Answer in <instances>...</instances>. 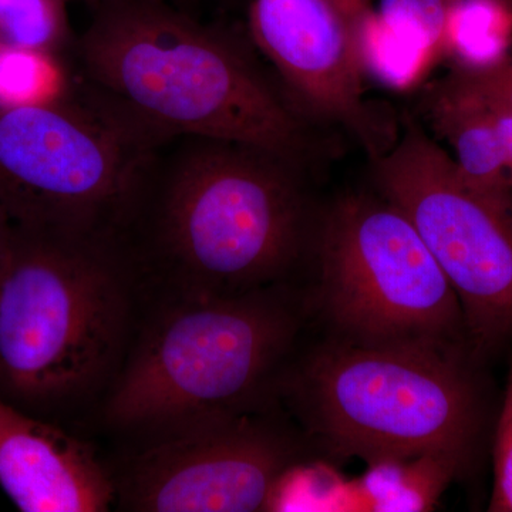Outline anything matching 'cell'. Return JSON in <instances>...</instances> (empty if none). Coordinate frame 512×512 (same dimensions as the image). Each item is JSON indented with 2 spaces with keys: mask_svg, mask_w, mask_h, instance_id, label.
<instances>
[{
  "mask_svg": "<svg viewBox=\"0 0 512 512\" xmlns=\"http://www.w3.org/2000/svg\"><path fill=\"white\" fill-rule=\"evenodd\" d=\"M69 53L74 80L165 141H231L299 168L315 154L301 114L248 50L180 6L156 0L94 5Z\"/></svg>",
  "mask_w": 512,
  "mask_h": 512,
  "instance_id": "cell-1",
  "label": "cell"
},
{
  "mask_svg": "<svg viewBox=\"0 0 512 512\" xmlns=\"http://www.w3.org/2000/svg\"><path fill=\"white\" fill-rule=\"evenodd\" d=\"M299 171L244 144L174 138L156 158L137 214H148L154 258L190 295L282 284L315 231Z\"/></svg>",
  "mask_w": 512,
  "mask_h": 512,
  "instance_id": "cell-2",
  "label": "cell"
},
{
  "mask_svg": "<svg viewBox=\"0 0 512 512\" xmlns=\"http://www.w3.org/2000/svg\"><path fill=\"white\" fill-rule=\"evenodd\" d=\"M127 237L70 235L13 224L0 276V396L53 409L113 382L127 353Z\"/></svg>",
  "mask_w": 512,
  "mask_h": 512,
  "instance_id": "cell-3",
  "label": "cell"
},
{
  "mask_svg": "<svg viewBox=\"0 0 512 512\" xmlns=\"http://www.w3.org/2000/svg\"><path fill=\"white\" fill-rule=\"evenodd\" d=\"M306 312L308 301L284 284L234 296L183 293L128 349L104 419L156 436L258 412L276 394Z\"/></svg>",
  "mask_w": 512,
  "mask_h": 512,
  "instance_id": "cell-4",
  "label": "cell"
},
{
  "mask_svg": "<svg viewBox=\"0 0 512 512\" xmlns=\"http://www.w3.org/2000/svg\"><path fill=\"white\" fill-rule=\"evenodd\" d=\"M466 353L332 338L286 366L276 394L330 454L370 466L433 457L463 471L481 423Z\"/></svg>",
  "mask_w": 512,
  "mask_h": 512,
  "instance_id": "cell-5",
  "label": "cell"
},
{
  "mask_svg": "<svg viewBox=\"0 0 512 512\" xmlns=\"http://www.w3.org/2000/svg\"><path fill=\"white\" fill-rule=\"evenodd\" d=\"M168 143L70 76L55 99L0 106V205L19 227L126 237Z\"/></svg>",
  "mask_w": 512,
  "mask_h": 512,
  "instance_id": "cell-6",
  "label": "cell"
},
{
  "mask_svg": "<svg viewBox=\"0 0 512 512\" xmlns=\"http://www.w3.org/2000/svg\"><path fill=\"white\" fill-rule=\"evenodd\" d=\"M311 245L318 259L312 305L333 339L468 352L453 286L412 222L382 195L349 194L333 202Z\"/></svg>",
  "mask_w": 512,
  "mask_h": 512,
  "instance_id": "cell-7",
  "label": "cell"
},
{
  "mask_svg": "<svg viewBox=\"0 0 512 512\" xmlns=\"http://www.w3.org/2000/svg\"><path fill=\"white\" fill-rule=\"evenodd\" d=\"M372 161L377 192L412 222L453 286L470 355L500 349L512 338V188L468 181L413 120Z\"/></svg>",
  "mask_w": 512,
  "mask_h": 512,
  "instance_id": "cell-8",
  "label": "cell"
},
{
  "mask_svg": "<svg viewBox=\"0 0 512 512\" xmlns=\"http://www.w3.org/2000/svg\"><path fill=\"white\" fill-rule=\"evenodd\" d=\"M299 456L291 434L261 413L197 421L153 436L113 480L116 498L133 511H269Z\"/></svg>",
  "mask_w": 512,
  "mask_h": 512,
  "instance_id": "cell-9",
  "label": "cell"
},
{
  "mask_svg": "<svg viewBox=\"0 0 512 512\" xmlns=\"http://www.w3.org/2000/svg\"><path fill=\"white\" fill-rule=\"evenodd\" d=\"M248 29L296 109L348 128L372 160L393 146V127L363 97L352 26L330 0H252Z\"/></svg>",
  "mask_w": 512,
  "mask_h": 512,
  "instance_id": "cell-10",
  "label": "cell"
},
{
  "mask_svg": "<svg viewBox=\"0 0 512 512\" xmlns=\"http://www.w3.org/2000/svg\"><path fill=\"white\" fill-rule=\"evenodd\" d=\"M0 488L23 512H100L116 500L92 448L2 396Z\"/></svg>",
  "mask_w": 512,
  "mask_h": 512,
  "instance_id": "cell-11",
  "label": "cell"
},
{
  "mask_svg": "<svg viewBox=\"0 0 512 512\" xmlns=\"http://www.w3.org/2000/svg\"><path fill=\"white\" fill-rule=\"evenodd\" d=\"M431 126L447 141L460 173L488 190H511L500 138L490 111L439 89L429 101Z\"/></svg>",
  "mask_w": 512,
  "mask_h": 512,
  "instance_id": "cell-12",
  "label": "cell"
},
{
  "mask_svg": "<svg viewBox=\"0 0 512 512\" xmlns=\"http://www.w3.org/2000/svg\"><path fill=\"white\" fill-rule=\"evenodd\" d=\"M353 39L363 76L396 92L416 87L441 60L429 45L396 28L376 8L357 22Z\"/></svg>",
  "mask_w": 512,
  "mask_h": 512,
  "instance_id": "cell-13",
  "label": "cell"
},
{
  "mask_svg": "<svg viewBox=\"0 0 512 512\" xmlns=\"http://www.w3.org/2000/svg\"><path fill=\"white\" fill-rule=\"evenodd\" d=\"M512 43L508 0H454L444 25V57L456 69L484 70L503 62Z\"/></svg>",
  "mask_w": 512,
  "mask_h": 512,
  "instance_id": "cell-14",
  "label": "cell"
},
{
  "mask_svg": "<svg viewBox=\"0 0 512 512\" xmlns=\"http://www.w3.org/2000/svg\"><path fill=\"white\" fill-rule=\"evenodd\" d=\"M69 0H0V46L60 59L72 50Z\"/></svg>",
  "mask_w": 512,
  "mask_h": 512,
  "instance_id": "cell-15",
  "label": "cell"
},
{
  "mask_svg": "<svg viewBox=\"0 0 512 512\" xmlns=\"http://www.w3.org/2000/svg\"><path fill=\"white\" fill-rule=\"evenodd\" d=\"M69 84V73L57 57L0 47V106L52 100Z\"/></svg>",
  "mask_w": 512,
  "mask_h": 512,
  "instance_id": "cell-16",
  "label": "cell"
},
{
  "mask_svg": "<svg viewBox=\"0 0 512 512\" xmlns=\"http://www.w3.org/2000/svg\"><path fill=\"white\" fill-rule=\"evenodd\" d=\"M436 89L484 109L512 111V55L484 70L454 67Z\"/></svg>",
  "mask_w": 512,
  "mask_h": 512,
  "instance_id": "cell-17",
  "label": "cell"
},
{
  "mask_svg": "<svg viewBox=\"0 0 512 512\" xmlns=\"http://www.w3.org/2000/svg\"><path fill=\"white\" fill-rule=\"evenodd\" d=\"M454 0H379L377 10L392 25L429 45L443 59L444 25Z\"/></svg>",
  "mask_w": 512,
  "mask_h": 512,
  "instance_id": "cell-18",
  "label": "cell"
},
{
  "mask_svg": "<svg viewBox=\"0 0 512 512\" xmlns=\"http://www.w3.org/2000/svg\"><path fill=\"white\" fill-rule=\"evenodd\" d=\"M488 510L512 512V373L495 431L494 487Z\"/></svg>",
  "mask_w": 512,
  "mask_h": 512,
  "instance_id": "cell-19",
  "label": "cell"
},
{
  "mask_svg": "<svg viewBox=\"0 0 512 512\" xmlns=\"http://www.w3.org/2000/svg\"><path fill=\"white\" fill-rule=\"evenodd\" d=\"M488 111H490L491 117H493L495 130H497L498 138H500L508 177H510L512 185V111Z\"/></svg>",
  "mask_w": 512,
  "mask_h": 512,
  "instance_id": "cell-20",
  "label": "cell"
},
{
  "mask_svg": "<svg viewBox=\"0 0 512 512\" xmlns=\"http://www.w3.org/2000/svg\"><path fill=\"white\" fill-rule=\"evenodd\" d=\"M336 9L348 20L349 25L355 30V26L365 13L373 8L372 0H330Z\"/></svg>",
  "mask_w": 512,
  "mask_h": 512,
  "instance_id": "cell-21",
  "label": "cell"
},
{
  "mask_svg": "<svg viewBox=\"0 0 512 512\" xmlns=\"http://www.w3.org/2000/svg\"><path fill=\"white\" fill-rule=\"evenodd\" d=\"M13 222L10 221L9 215L0 205V276H2L3 268H5L6 258L12 241Z\"/></svg>",
  "mask_w": 512,
  "mask_h": 512,
  "instance_id": "cell-22",
  "label": "cell"
},
{
  "mask_svg": "<svg viewBox=\"0 0 512 512\" xmlns=\"http://www.w3.org/2000/svg\"><path fill=\"white\" fill-rule=\"evenodd\" d=\"M83 2L92 3V5H100V3L106 2H116V0H83ZM156 2H167L171 3V5L180 6L181 3L185 2V0H156Z\"/></svg>",
  "mask_w": 512,
  "mask_h": 512,
  "instance_id": "cell-23",
  "label": "cell"
},
{
  "mask_svg": "<svg viewBox=\"0 0 512 512\" xmlns=\"http://www.w3.org/2000/svg\"><path fill=\"white\" fill-rule=\"evenodd\" d=\"M508 2H510V5L512 6V0H508Z\"/></svg>",
  "mask_w": 512,
  "mask_h": 512,
  "instance_id": "cell-24",
  "label": "cell"
},
{
  "mask_svg": "<svg viewBox=\"0 0 512 512\" xmlns=\"http://www.w3.org/2000/svg\"><path fill=\"white\" fill-rule=\"evenodd\" d=\"M511 373H512V369H511Z\"/></svg>",
  "mask_w": 512,
  "mask_h": 512,
  "instance_id": "cell-25",
  "label": "cell"
},
{
  "mask_svg": "<svg viewBox=\"0 0 512 512\" xmlns=\"http://www.w3.org/2000/svg\"><path fill=\"white\" fill-rule=\"evenodd\" d=\"M0 47H2V46H0Z\"/></svg>",
  "mask_w": 512,
  "mask_h": 512,
  "instance_id": "cell-26",
  "label": "cell"
}]
</instances>
